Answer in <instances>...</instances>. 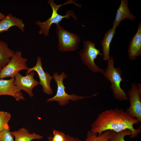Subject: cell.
<instances>
[{
  "instance_id": "obj_6",
  "label": "cell",
  "mask_w": 141,
  "mask_h": 141,
  "mask_svg": "<svg viewBox=\"0 0 141 141\" xmlns=\"http://www.w3.org/2000/svg\"><path fill=\"white\" fill-rule=\"evenodd\" d=\"M56 30L60 51H74L79 49L80 39L77 34L65 30L59 24H56Z\"/></svg>"
},
{
  "instance_id": "obj_17",
  "label": "cell",
  "mask_w": 141,
  "mask_h": 141,
  "mask_svg": "<svg viewBox=\"0 0 141 141\" xmlns=\"http://www.w3.org/2000/svg\"><path fill=\"white\" fill-rule=\"evenodd\" d=\"M15 52L10 48L5 42L0 40V67L2 69L7 64Z\"/></svg>"
},
{
  "instance_id": "obj_10",
  "label": "cell",
  "mask_w": 141,
  "mask_h": 141,
  "mask_svg": "<svg viewBox=\"0 0 141 141\" xmlns=\"http://www.w3.org/2000/svg\"><path fill=\"white\" fill-rule=\"evenodd\" d=\"M35 73V72L33 71L23 76L19 73L14 78L15 85L21 91H25L31 97L34 96L32 92L33 88L39 84V82L34 78Z\"/></svg>"
},
{
  "instance_id": "obj_26",
  "label": "cell",
  "mask_w": 141,
  "mask_h": 141,
  "mask_svg": "<svg viewBox=\"0 0 141 141\" xmlns=\"http://www.w3.org/2000/svg\"><path fill=\"white\" fill-rule=\"evenodd\" d=\"M76 139V141H81V140L79 139L78 138H75Z\"/></svg>"
},
{
  "instance_id": "obj_12",
  "label": "cell",
  "mask_w": 141,
  "mask_h": 141,
  "mask_svg": "<svg viewBox=\"0 0 141 141\" xmlns=\"http://www.w3.org/2000/svg\"><path fill=\"white\" fill-rule=\"evenodd\" d=\"M128 52L129 59L134 61L141 55V22L138 26L137 31L129 43Z\"/></svg>"
},
{
  "instance_id": "obj_18",
  "label": "cell",
  "mask_w": 141,
  "mask_h": 141,
  "mask_svg": "<svg viewBox=\"0 0 141 141\" xmlns=\"http://www.w3.org/2000/svg\"><path fill=\"white\" fill-rule=\"evenodd\" d=\"M110 133V131L107 130L98 135L88 130L84 141H109Z\"/></svg>"
},
{
  "instance_id": "obj_24",
  "label": "cell",
  "mask_w": 141,
  "mask_h": 141,
  "mask_svg": "<svg viewBox=\"0 0 141 141\" xmlns=\"http://www.w3.org/2000/svg\"><path fill=\"white\" fill-rule=\"evenodd\" d=\"M5 16V15L4 14L0 12V20L4 19Z\"/></svg>"
},
{
  "instance_id": "obj_7",
  "label": "cell",
  "mask_w": 141,
  "mask_h": 141,
  "mask_svg": "<svg viewBox=\"0 0 141 141\" xmlns=\"http://www.w3.org/2000/svg\"><path fill=\"white\" fill-rule=\"evenodd\" d=\"M27 59L23 57L21 52L16 51L10 59L6 65L2 69L0 73V79L10 77L14 78L19 72L28 69Z\"/></svg>"
},
{
  "instance_id": "obj_9",
  "label": "cell",
  "mask_w": 141,
  "mask_h": 141,
  "mask_svg": "<svg viewBox=\"0 0 141 141\" xmlns=\"http://www.w3.org/2000/svg\"><path fill=\"white\" fill-rule=\"evenodd\" d=\"M27 70L26 74L33 71L37 72L39 80V83L42 87L43 92L48 95L53 94V90L50 85L53 77L48 72L44 71L42 65V58L40 56H38L37 57L36 65L32 68H28Z\"/></svg>"
},
{
  "instance_id": "obj_11",
  "label": "cell",
  "mask_w": 141,
  "mask_h": 141,
  "mask_svg": "<svg viewBox=\"0 0 141 141\" xmlns=\"http://www.w3.org/2000/svg\"><path fill=\"white\" fill-rule=\"evenodd\" d=\"M15 79H0V96L6 95L13 97L19 101L25 99L21 91L14 84Z\"/></svg>"
},
{
  "instance_id": "obj_2",
  "label": "cell",
  "mask_w": 141,
  "mask_h": 141,
  "mask_svg": "<svg viewBox=\"0 0 141 141\" xmlns=\"http://www.w3.org/2000/svg\"><path fill=\"white\" fill-rule=\"evenodd\" d=\"M114 62L111 56L108 60L107 66L103 74L110 82V88L114 98L121 101H128L129 98L120 86L121 83L123 80L121 77V70L119 67H115Z\"/></svg>"
},
{
  "instance_id": "obj_16",
  "label": "cell",
  "mask_w": 141,
  "mask_h": 141,
  "mask_svg": "<svg viewBox=\"0 0 141 141\" xmlns=\"http://www.w3.org/2000/svg\"><path fill=\"white\" fill-rule=\"evenodd\" d=\"M116 32V28H112L108 30L104 35L103 39L101 42V45L103 49V60L107 61L110 57V46L111 42Z\"/></svg>"
},
{
  "instance_id": "obj_21",
  "label": "cell",
  "mask_w": 141,
  "mask_h": 141,
  "mask_svg": "<svg viewBox=\"0 0 141 141\" xmlns=\"http://www.w3.org/2000/svg\"><path fill=\"white\" fill-rule=\"evenodd\" d=\"M0 141H14V137L10 129H6L0 131Z\"/></svg>"
},
{
  "instance_id": "obj_22",
  "label": "cell",
  "mask_w": 141,
  "mask_h": 141,
  "mask_svg": "<svg viewBox=\"0 0 141 141\" xmlns=\"http://www.w3.org/2000/svg\"><path fill=\"white\" fill-rule=\"evenodd\" d=\"M52 141H65L66 135L63 132L56 130H54L52 131Z\"/></svg>"
},
{
  "instance_id": "obj_1",
  "label": "cell",
  "mask_w": 141,
  "mask_h": 141,
  "mask_svg": "<svg viewBox=\"0 0 141 141\" xmlns=\"http://www.w3.org/2000/svg\"><path fill=\"white\" fill-rule=\"evenodd\" d=\"M139 122L122 108L110 109L99 114L91 125L90 131L100 135L107 130L119 132L126 129L131 132L130 137L133 138L140 132L141 126L134 128L133 125Z\"/></svg>"
},
{
  "instance_id": "obj_19",
  "label": "cell",
  "mask_w": 141,
  "mask_h": 141,
  "mask_svg": "<svg viewBox=\"0 0 141 141\" xmlns=\"http://www.w3.org/2000/svg\"><path fill=\"white\" fill-rule=\"evenodd\" d=\"M110 132L109 141H126L125 137L128 135L130 136L131 132L128 129H126L119 132L112 130Z\"/></svg>"
},
{
  "instance_id": "obj_23",
  "label": "cell",
  "mask_w": 141,
  "mask_h": 141,
  "mask_svg": "<svg viewBox=\"0 0 141 141\" xmlns=\"http://www.w3.org/2000/svg\"><path fill=\"white\" fill-rule=\"evenodd\" d=\"M64 141H76V139L74 137L67 134L66 135V139Z\"/></svg>"
},
{
  "instance_id": "obj_14",
  "label": "cell",
  "mask_w": 141,
  "mask_h": 141,
  "mask_svg": "<svg viewBox=\"0 0 141 141\" xmlns=\"http://www.w3.org/2000/svg\"><path fill=\"white\" fill-rule=\"evenodd\" d=\"M14 26L18 27L22 32L25 31V26L22 20L9 13L0 21V33Z\"/></svg>"
},
{
  "instance_id": "obj_5",
  "label": "cell",
  "mask_w": 141,
  "mask_h": 141,
  "mask_svg": "<svg viewBox=\"0 0 141 141\" xmlns=\"http://www.w3.org/2000/svg\"><path fill=\"white\" fill-rule=\"evenodd\" d=\"M96 43L89 40L84 41L83 48L79 51L81 60L88 68L93 72L103 74L104 70L97 66L95 60L98 55H103L100 50L97 49Z\"/></svg>"
},
{
  "instance_id": "obj_4",
  "label": "cell",
  "mask_w": 141,
  "mask_h": 141,
  "mask_svg": "<svg viewBox=\"0 0 141 141\" xmlns=\"http://www.w3.org/2000/svg\"><path fill=\"white\" fill-rule=\"evenodd\" d=\"M52 77L57 86V92L54 96L47 99V102L55 101L58 102L60 106H61L68 104L70 100L76 101L94 96L98 93H96L91 96L86 97L79 96L73 93L69 94L65 91L66 87L63 83V80L67 77V74L64 72H62L60 75L57 72H55L53 74Z\"/></svg>"
},
{
  "instance_id": "obj_27",
  "label": "cell",
  "mask_w": 141,
  "mask_h": 141,
  "mask_svg": "<svg viewBox=\"0 0 141 141\" xmlns=\"http://www.w3.org/2000/svg\"><path fill=\"white\" fill-rule=\"evenodd\" d=\"M2 69V68L0 67V73H1Z\"/></svg>"
},
{
  "instance_id": "obj_25",
  "label": "cell",
  "mask_w": 141,
  "mask_h": 141,
  "mask_svg": "<svg viewBox=\"0 0 141 141\" xmlns=\"http://www.w3.org/2000/svg\"><path fill=\"white\" fill-rule=\"evenodd\" d=\"M52 136L51 135H50L48 137V141H52Z\"/></svg>"
},
{
  "instance_id": "obj_3",
  "label": "cell",
  "mask_w": 141,
  "mask_h": 141,
  "mask_svg": "<svg viewBox=\"0 0 141 141\" xmlns=\"http://www.w3.org/2000/svg\"><path fill=\"white\" fill-rule=\"evenodd\" d=\"M54 2V1L53 0H48V3L50 6L52 10V13L51 17L44 22H41L38 20L35 23L36 25L40 27V29L38 32L39 34H43L44 36H48L51 25L54 24H59L64 18L69 19L70 17L71 16L75 21L77 20V17L73 11L72 10H68L65 15H63L58 14L57 11L60 7L67 4H73L78 7H81V5L76 3L73 0L68 1L60 5L55 4Z\"/></svg>"
},
{
  "instance_id": "obj_20",
  "label": "cell",
  "mask_w": 141,
  "mask_h": 141,
  "mask_svg": "<svg viewBox=\"0 0 141 141\" xmlns=\"http://www.w3.org/2000/svg\"><path fill=\"white\" fill-rule=\"evenodd\" d=\"M11 117L10 114L7 111H0V131L10 129L8 123Z\"/></svg>"
},
{
  "instance_id": "obj_8",
  "label": "cell",
  "mask_w": 141,
  "mask_h": 141,
  "mask_svg": "<svg viewBox=\"0 0 141 141\" xmlns=\"http://www.w3.org/2000/svg\"><path fill=\"white\" fill-rule=\"evenodd\" d=\"M127 94L130 102L129 107L126 111L133 118L141 122V85L133 83Z\"/></svg>"
},
{
  "instance_id": "obj_13",
  "label": "cell",
  "mask_w": 141,
  "mask_h": 141,
  "mask_svg": "<svg viewBox=\"0 0 141 141\" xmlns=\"http://www.w3.org/2000/svg\"><path fill=\"white\" fill-rule=\"evenodd\" d=\"M121 3L117 9L115 19L113 25V28L118 27L120 23L125 19L133 21L136 19V17L132 14L128 7V0H121Z\"/></svg>"
},
{
  "instance_id": "obj_15",
  "label": "cell",
  "mask_w": 141,
  "mask_h": 141,
  "mask_svg": "<svg viewBox=\"0 0 141 141\" xmlns=\"http://www.w3.org/2000/svg\"><path fill=\"white\" fill-rule=\"evenodd\" d=\"M11 133L14 138V141H31L35 139L40 140L43 138V136L34 132L30 133L24 127L11 132Z\"/></svg>"
}]
</instances>
